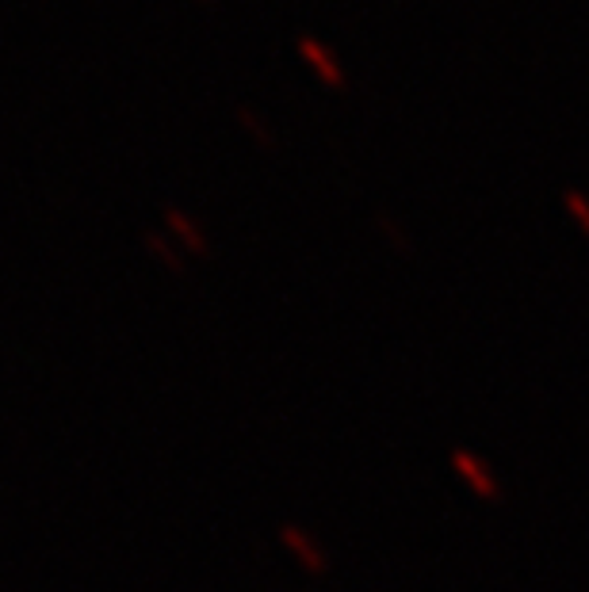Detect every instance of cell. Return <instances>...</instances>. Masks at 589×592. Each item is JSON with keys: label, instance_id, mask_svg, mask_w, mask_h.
Segmentation results:
<instances>
[{"label": "cell", "instance_id": "6da1fadb", "mask_svg": "<svg viewBox=\"0 0 589 592\" xmlns=\"http://www.w3.org/2000/svg\"><path fill=\"white\" fill-rule=\"evenodd\" d=\"M452 467H456V474L467 481L475 497H483V501H498V497H502V481L494 478V470L486 467L475 451H463V447H459V451H452Z\"/></svg>", "mask_w": 589, "mask_h": 592}, {"label": "cell", "instance_id": "8992f818", "mask_svg": "<svg viewBox=\"0 0 589 592\" xmlns=\"http://www.w3.org/2000/svg\"><path fill=\"white\" fill-rule=\"evenodd\" d=\"M562 207H567V215L575 218V222L582 226V233L589 237V199L578 196V191H567V196H562Z\"/></svg>", "mask_w": 589, "mask_h": 592}, {"label": "cell", "instance_id": "52a82bcc", "mask_svg": "<svg viewBox=\"0 0 589 592\" xmlns=\"http://www.w3.org/2000/svg\"><path fill=\"white\" fill-rule=\"evenodd\" d=\"M146 245H149V249H154L162 260H168V264H173V268H180V257H176L173 245H168L162 233H146Z\"/></svg>", "mask_w": 589, "mask_h": 592}, {"label": "cell", "instance_id": "3957f363", "mask_svg": "<svg viewBox=\"0 0 589 592\" xmlns=\"http://www.w3.org/2000/svg\"><path fill=\"white\" fill-rule=\"evenodd\" d=\"M162 218H165L168 230L176 233V241H184L192 252H207V237H204V230H199V222H192V218L184 215L180 207H165Z\"/></svg>", "mask_w": 589, "mask_h": 592}, {"label": "cell", "instance_id": "5b68a950", "mask_svg": "<svg viewBox=\"0 0 589 592\" xmlns=\"http://www.w3.org/2000/svg\"><path fill=\"white\" fill-rule=\"evenodd\" d=\"M234 118H238V126H246V131L260 142V146H276V131L265 123V115L252 112L249 104H238V107H234Z\"/></svg>", "mask_w": 589, "mask_h": 592}, {"label": "cell", "instance_id": "7a4b0ae2", "mask_svg": "<svg viewBox=\"0 0 589 592\" xmlns=\"http://www.w3.org/2000/svg\"><path fill=\"white\" fill-rule=\"evenodd\" d=\"M294 50H299L302 62H307L310 70L318 73V77L330 84V89H341V84H344V65L337 62V54H333L330 46H326L322 39H314V35H299V39H294Z\"/></svg>", "mask_w": 589, "mask_h": 592}, {"label": "cell", "instance_id": "277c9868", "mask_svg": "<svg viewBox=\"0 0 589 592\" xmlns=\"http://www.w3.org/2000/svg\"><path fill=\"white\" fill-rule=\"evenodd\" d=\"M280 536H283V543H288L291 551L299 554L302 570H307V573H326V558H322V551H318V547L310 543V539L302 536L299 528H283Z\"/></svg>", "mask_w": 589, "mask_h": 592}]
</instances>
